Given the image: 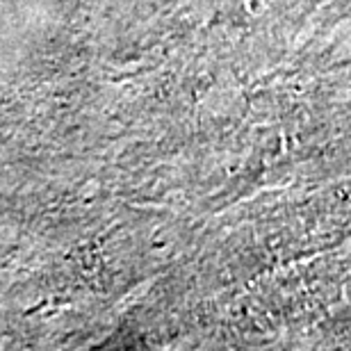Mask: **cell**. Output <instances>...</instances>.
I'll list each match as a JSON object with an SVG mask.
<instances>
[]
</instances>
